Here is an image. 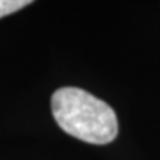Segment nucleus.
Instances as JSON below:
<instances>
[{
  "label": "nucleus",
  "instance_id": "nucleus-2",
  "mask_svg": "<svg viewBox=\"0 0 160 160\" xmlns=\"http://www.w3.org/2000/svg\"><path fill=\"white\" fill-rule=\"evenodd\" d=\"M31 2H28V0H0V18L11 15L13 12L25 8Z\"/></svg>",
  "mask_w": 160,
  "mask_h": 160
},
{
  "label": "nucleus",
  "instance_id": "nucleus-1",
  "mask_svg": "<svg viewBox=\"0 0 160 160\" xmlns=\"http://www.w3.org/2000/svg\"><path fill=\"white\" fill-rule=\"evenodd\" d=\"M51 107L58 126L77 139L102 145L117 137L119 123L114 110L80 88L57 89Z\"/></svg>",
  "mask_w": 160,
  "mask_h": 160
}]
</instances>
